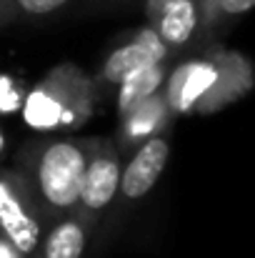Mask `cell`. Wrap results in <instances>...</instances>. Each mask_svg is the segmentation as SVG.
I'll return each instance as SVG.
<instances>
[{"instance_id": "6da1fadb", "label": "cell", "mask_w": 255, "mask_h": 258, "mask_svg": "<svg viewBox=\"0 0 255 258\" xmlns=\"http://www.w3.org/2000/svg\"><path fill=\"white\" fill-rule=\"evenodd\" d=\"M88 151L90 141H78V138L50 141L33 158L30 173L28 175L23 173L43 226H50L60 216L75 213Z\"/></svg>"}, {"instance_id": "7a4b0ae2", "label": "cell", "mask_w": 255, "mask_h": 258, "mask_svg": "<svg viewBox=\"0 0 255 258\" xmlns=\"http://www.w3.org/2000/svg\"><path fill=\"white\" fill-rule=\"evenodd\" d=\"M23 120L40 133H73L83 128L95 108V83L78 66L53 68L23 100Z\"/></svg>"}, {"instance_id": "3957f363", "label": "cell", "mask_w": 255, "mask_h": 258, "mask_svg": "<svg viewBox=\"0 0 255 258\" xmlns=\"http://www.w3.org/2000/svg\"><path fill=\"white\" fill-rule=\"evenodd\" d=\"M43 221L23 173L0 171V236H5L23 258L35 253L43 238Z\"/></svg>"}, {"instance_id": "277c9868", "label": "cell", "mask_w": 255, "mask_h": 258, "mask_svg": "<svg viewBox=\"0 0 255 258\" xmlns=\"http://www.w3.org/2000/svg\"><path fill=\"white\" fill-rule=\"evenodd\" d=\"M120 153L110 141H90L88 161H85L83 183H80V198L75 213L83 216L90 226L100 218V213L115 201L118 185H120Z\"/></svg>"}, {"instance_id": "5b68a950", "label": "cell", "mask_w": 255, "mask_h": 258, "mask_svg": "<svg viewBox=\"0 0 255 258\" xmlns=\"http://www.w3.org/2000/svg\"><path fill=\"white\" fill-rule=\"evenodd\" d=\"M220 73L218 53L210 58H198L178 66L170 76H165L163 95L168 100V108L173 115L195 113V105L205 98V93L213 88Z\"/></svg>"}, {"instance_id": "8992f818", "label": "cell", "mask_w": 255, "mask_h": 258, "mask_svg": "<svg viewBox=\"0 0 255 258\" xmlns=\"http://www.w3.org/2000/svg\"><path fill=\"white\" fill-rule=\"evenodd\" d=\"M165 58H168V48L155 33V28L153 25L140 28L128 43H123L105 58L100 68V81L108 86H118L128 73L150 63H165Z\"/></svg>"}, {"instance_id": "52a82bcc", "label": "cell", "mask_w": 255, "mask_h": 258, "mask_svg": "<svg viewBox=\"0 0 255 258\" xmlns=\"http://www.w3.org/2000/svg\"><path fill=\"white\" fill-rule=\"evenodd\" d=\"M170 158V143L163 136H153L138 146L128 166L120 171V185L118 193L125 201H138L150 193V188L163 175Z\"/></svg>"}, {"instance_id": "ba28073f", "label": "cell", "mask_w": 255, "mask_h": 258, "mask_svg": "<svg viewBox=\"0 0 255 258\" xmlns=\"http://www.w3.org/2000/svg\"><path fill=\"white\" fill-rule=\"evenodd\" d=\"M218 60H220L218 81L205 93V98L195 105V113H215V110L230 105L233 100L243 98L253 88V68H250L248 58H243L240 53H233V50H223V53H218Z\"/></svg>"}, {"instance_id": "9c48e42d", "label": "cell", "mask_w": 255, "mask_h": 258, "mask_svg": "<svg viewBox=\"0 0 255 258\" xmlns=\"http://www.w3.org/2000/svg\"><path fill=\"white\" fill-rule=\"evenodd\" d=\"M90 223L78 213H68L55 218L48 231H43V238L30 258H83Z\"/></svg>"}, {"instance_id": "30bf717a", "label": "cell", "mask_w": 255, "mask_h": 258, "mask_svg": "<svg viewBox=\"0 0 255 258\" xmlns=\"http://www.w3.org/2000/svg\"><path fill=\"white\" fill-rule=\"evenodd\" d=\"M170 118H173V113H170L163 90L153 93L150 98L138 103L133 110L120 115V148H133V146H140L143 141L158 136L168 125Z\"/></svg>"}, {"instance_id": "8fae6325", "label": "cell", "mask_w": 255, "mask_h": 258, "mask_svg": "<svg viewBox=\"0 0 255 258\" xmlns=\"http://www.w3.org/2000/svg\"><path fill=\"white\" fill-rule=\"evenodd\" d=\"M200 23V5L198 0H163L153 13V28L165 43V48L185 45Z\"/></svg>"}, {"instance_id": "7c38bea8", "label": "cell", "mask_w": 255, "mask_h": 258, "mask_svg": "<svg viewBox=\"0 0 255 258\" xmlns=\"http://www.w3.org/2000/svg\"><path fill=\"white\" fill-rule=\"evenodd\" d=\"M165 66L163 63H150L143 66L133 73H128L120 83H118V98H115V108L120 115H125L128 110H133L138 103H143L145 98H150L153 93H158L165 81Z\"/></svg>"}, {"instance_id": "4fadbf2b", "label": "cell", "mask_w": 255, "mask_h": 258, "mask_svg": "<svg viewBox=\"0 0 255 258\" xmlns=\"http://www.w3.org/2000/svg\"><path fill=\"white\" fill-rule=\"evenodd\" d=\"M23 105V95H20V86L8 78L0 76V113H13Z\"/></svg>"}, {"instance_id": "5bb4252c", "label": "cell", "mask_w": 255, "mask_h": 258, "mask_svg": "<svg viewBox=\"0 0 255 258\" xmlns=\"http://www.w3.org/2000/svg\"><path fill=\"white\" fill-rule=\"evenodd\" d=\"M13 3L28 15H48V13H55L58 8H63L65 3H70V0H13Z\"/></svg>"}, {"instance_id": "9a60e30c", "label": "cell", "mask_w": 255, "mask_h": 258, "mask_svg": "<svg viewBox=\"0 0 255 258\" xmlns=\"http://www.w3.org/2000/svg\"><path fill=\"white\" fill-rule=\"evenodd\" d=\"M253 3L255 0H215L213 5L220 13H225V15H243V13H248L253 8Z\"/></svg>"}, {"instance_id": "2e32d148", "label": "cell", "mask_w": 255, "mask_h": 258, "mask_svg": "<svg viewBox=\"0 0 255 258\" xmlns=\"http://www.w3.org/2000/svg\"><path fill=\"white\" fill-rule=\"evenodd\" d=\"M0 258H23V256L18 253V248L5 236H0Z\"/></svg>"}, {"instance_id": "e0dca14e", "label": "cell", "mask_w": 255, "mask_h": 258, "mask_svg": "<svg viewBox=\"0 0 255 258\" xmlns=\"http://www.w3.org/2000/svg\"><path fill=\"white\" fill-rule=\"evenodd\" d=\"M5 153V133H3V128H0V156Z\"/></svg>"}, {"instance_id": "ac0fdd59", "label": "cell", "mask_w": 255, "mask_h": 258, "mask_svg": "<svg viewBox=\"0 0 255 258\" xmlns=\"http://www.w3.org/2000/svg\"><path fill=\"white\" fill-rule=\"evenodd\" d=\"M205 3H215V0H205Z\"/></svg>"}]
</instances>
